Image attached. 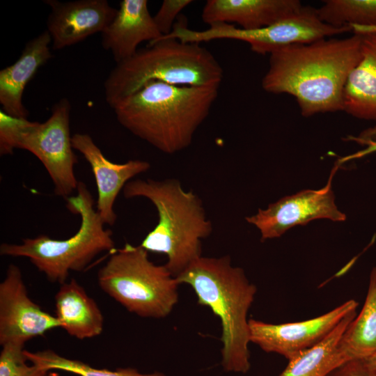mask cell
I'll return each instance as SVG.
<instances>
[{
	"mask_svg": "<svg viewBox=\"0 0 376 376\" xmlns=\"http://www.w3.org/2000/svg\"><path fill=\"white\" fill-rule=\"evenodd\" d=\"M361 56V36L355 33L283 47L269 54L262 87L292 95L306 117L343 110L345 84Z\"/></svg>",
	"mask_w": 376,
	"mask_h": 376,
	"instance_id": "obj_1",
	"label": "cell"
},
{
	"mask_svg": "<svg viewBox=\"0 0 376 376\" xmlns=\"http://www.w3.org/2000/svg\"><path fill=\"white\" fill-rule=\"evenodd\" d=\"M219 88L152 81L110 107L123 127L159 151L173 155L191 144L210 114Z\"/></svg>",
	"mask_w": 376,
	"mask_h": 376,
	"instance_id": "obj_2",
	"label": "cell"
},
{
	"mask_svg": "<svg viewBox=\"0 0 376 376\" xmlns=\"http://www.w3.org/2000/svg\"><path fill=\"white\" fill-rule=\"evenodd\" d=\"M194 290L198 304L208 307L221 322V366L226 372L246 373L250 368L248 312L257 288L229 256L203 257L176 277Z\"/></svg>",
	"mask_w": 376,
	"mask_h": 376,
	"instance_id": "obj_3",
	"label": "cell"
},
{
	"mask_svg": "<svg viewBox=\"0 0 376 376\" xmlns=\"http://www.w3.org/2000/svg\"><path fill=\"white\" fill-rule=\"evenodd\" d=\"M123 191L126 198L143 197L156 207L158 222L140 246L166 255L165 265L174 277L202 256V240L210 235L212 225L196 194L174 178L130 180Z\"/></svg>",
	"mask_w": 376,
	"mask_h": 376,
	"instance_id": "obj_4",
	"label": "cell"
},
{
	"mask_svg": "<svg viewBox=\"0 0 376 376\" xmlns=\"http://www.w3.org/2000/svg\"><path fill=\"white\" fill-rule=\"evenodd\" d=\"M224 71L200 43L162 36L116 64L104 83L109 106L152 81L191 86H220Z\"/></svg>",
	"mask_w": 376,
	"mask_h": 376,
	"instance_id": "obj_5",
	"label": "cell"
},
{
	"mask_svg": "<svg viewBox=\"0 0 376 376\" xmlns=\"http://www.w3.org/2000/svg\"><path fill=\"white\" fill-rule=\"evenodd\" d=\"M77 191L76 196L65 199L69 211L81 217L75 235L64 240L40 235L24 238L20 244L3 243L0 254L27 258L50 282L61 285L67 281L70 272H82L102 252H112V231L104 228L91 192L83 182H79Z\"/></svg>",
	"mask_w": 376,
	"mask_h": 376,
	"instance_id": "obj_6",
	"label": "cell"
},
{
	"mask_svg": "<svg viewBox=\"0 0 376 376\" xmlns=\"http://www.w3.org/2000/svg\"><path fill=\"white\" fill-rule=\"evenodd\" d=\"M148 251L125 244L114 249L97 272V283L107 295L129 312L141 318L168 316L178 301L180 285L165 265L153 263Z\"/></svg>",
	"mask_w": 376,
	"mask_h": 376,
	"instance_id": "obj_7",
	"label": "cell"
},
{
	"mask_svg": "<svg viewBox=\"0 0 376 376\" xmlns=\"http://www.w3.org/2000/svg\"><path fill=\"white\" fill-rule=\"evenodd\" d=\"M351 31L350 27H334L323 22L316 8L303 7L299 12L267 26L244 30L229 24H215L205 30H191L187 19L180 16L166 38L184 42L200 43L213 40L230 39L249 44L253 52L270 54L289 45L309 43Z\"/></svg>",
	"mask_w": 376,
	"mask_h": 376,
	"instance_id": "obj_8",
	"label": "cell"
},
{
	"mask_svg": "<svg viewBox=\"0 0 376 376\" xmlns=\"http://www.w3.org/2000/svg\"><path fill=\"white\" fill-rule=\"evenodd\" d=\"M70 101L61 98L52 107L47 120L30 123L18 144V149L28 150L42 162L54 184L55 194L65 199L79 183L74 171L77 157L70 136Z\"/></svg>",
	"mask_w": 376,
	"mask_h": 376,
	"instance_id": "obj_9",
	"label": "cell"
},
{
	"mask_svg": "<svg viewBox=\"0 0 376 376\" xmlns=\"http://www.w3.org/2000/svg\"><path fill=\"white\" fill-rule=\"evenodd\" d=\"M338 166L336 164L324 187L305 189L281 198L266 209H259L256 214L246 217V221L259 230L264 241L279 237L292 227L304 226L318 219L345 221V214L336 205L331 187L332 178Z\"/></svg>",
	"mask_w": 376,
	"mask_h": 376,
	"instance_id": "obj_10",
	"label": "cell"
},
{
	"mask_svg": "<svg viewBox=\"0 0 376 376\" xmlns=\"http://www.w3.org/2000/svg\"><path fill=\"white\" fill-rule=\"evenodd\" d=\"M358 306L350 299L320 316L295 322L272 324L249 319L250 342L289 360L321 342Z\"/></svg>",
	"mask_w": 376,
	"mask_h": 376,
	"instance_id": "obj_11",
	"label": "cell"
},
{
	"mask_svg": "<svg viewBox=\"0 0 376 376\" xmlns=\"http://www.w3.org/2000/svg\"><path fill=\"white\" fill-rule=\"evenodd\" d=\"M61 328L55 315L46 312L29 296L22 272L10 264L0 283V345H24L29 340Z\"/></svg>",
	"mask_w": 376,
	"mask_h": 376,
	"instance_id": "obj_12",
	"label": "cell"
},
{
	"mask_svg": "<svg viewBox=\"0 0 376 376\" xmlns=\"http://www.w3.org/2000/svg\"><path fill=\"white\" fill-rule=\"evenodd\" d=\"M44 2L50 7L47 31L55 50L72 46L91 35L102 33L118 12L107 0L65 2L45 0Z\"/></svg>",
	"mask_w": 376,
	"mask_h": 376,
	"instance_id": "obj_13",
	"label": "cell"
},
{
	"mask_svg": "<svg viewBox=\"0 0 376 376\" xmlns=\"http://www.w3.org/2000/svg\"><path fill=\"white\" fill-rule=\"evenodd\" d=\"M72 144L74 149L83 155L94 174L97 189V213L104 224L113 226L117 218L113 206L118 194L132 178L148 171L150 163L140 159L113 163L104 157L87 134H74Z\"/></svg>",
	"mask_w": 376,
	"mask_h": 376,
	"instance_id": "obj_14",
	"label": "cell"
},
{
	"mask_svg": "<svg viewBox=\"0 0 376 376\" xmlns=\"http://www.w3.org/2000/svg\"><path fill=\"white\" fill-rule=\"evenodd\" d=\"M162 36L149 12L148 1L123 0L116 15L101 33V42L118 63L135 54L141 42Z\"/></svg>",
	"mask_w": 376,
	"mask_h": 376,
	"instance_id": "obj_15",
	"label": "cell"
},
{
	"mask_svg": "<svg viewBox=\"0 0 376 376\" xmlns=\"http://www.w3.org/2000/svg\"><path fill=\"white\" fill-rule=\"evenodd\" d=\"M298 0H208L201 17L210 26L235 23L244 30L258 29L299 12Z\"/></svg>",
	"mask_w": 376,
	"mask_h": 376,
	"instance_id": "obj_16",
	"label": "cell"
},
{
	"mask_svg": "<svg viewBox=\"0 0 376 376\" xmlns=\"http://www.w3.org/2000/svg\"><path fill=\"white\" fill-rule=\"evenodd\" d=\"M51 44V36L45 30L26 43L14 63L1 70L0 104L1 110L8 115L20 118L28 116L22 95L38 70L52 57Z\"/></svg>",
	"mask_w": 376,
	"mask_h": 376,
	"instance_id": "obj_17",
	"label": "cell"
},
{
	"mask_svg": "<svg viewBox=\"0 0 376 376\" xmlns=\"http://www.w3.org/2000/svg\"><path fill=\"white\" fill-rule=\"evenodd\" d=\"M56 315L70 336L79 340L101 334L104 317L95 301L75 280L61 284L55 295Z\"/></svg>",
	"mask_w": 376,
	"mask_h": 376,
	"instance_id": "obj_18",
	"label": "cell"
},
{
	"mask_svg": "<svg viewBox=\"0 0 376 376\" xmlns=\"http://www.w3.org/2000/svg\"><path fill=\"white\" fill-rule=\"evenodd\" d=\"M360 35L361 56L345 84L343 110L355 118L376 121V32Z\"/></svg>",
	"mask_w": 376,
	"mask_h": 376,
	"instance_id": "obj_19",
	"label": "cell"
},
{
	"mask_svg": "<svg viewBox=\"0 0 376 376\" xmlns=\"http://www.w3.org/2000/svg\"><path fill=\"white\" fill-rule=\"evenodd\" d=\"M357 314V311L350 313L321 342L289 359L279 376H328L346 362L339 352L338 343Z\"/></svg>",
	"mask_w": 376,
	"mask_h": 376,
	"instance_id": "obj_20",
	"label": "cell"
},
{
	"mask_svg": "<svg viewBox=\"0 0 376 376\" xmlns=\"http://www.w3.org/2000/svg\"><path fill=\"white\" fill-rule=\"evenodd\" d=\"M338 350L347 361L376 353V267L370 274L363 306L343 332Z\"/></svg>",
	"mask_w": 376,
	"mask_h": 376,
	"instance_id": "obj_21",
	"label": "cell"
},
{
	"mask_svg": "<svg viewBox=\"0 0 376 376\" xmlns=\"http://www.w3.org/2000/svg\"><path fill=\"white\" fill-rule=\"evenodd\" d=\"M316 13L334 27L376 26V0H326Z\"/></svg>",
	"mask_w": 376,
	"mask_h": 376,
	"instance_id": "obj_22",
	"label": "cell"
},
{
	"mask_svg": "<svg viewBox=\"0 0 376 376\" xmlns=\"http://www.w3.org/2000/svg\"><path fill=\"white\" fill-rule=\"evenodd\" d=\"M28 361L40 368L49 370H59L79 376H166L161 372L141 373L134 368H118L115 370L97 368L81 361L60 355L52 350L35 352L24 350Z\"/></svg>",
	"mask_w": 376,
	"mask_h": 376,
	"instance_id": "obj_23",
	"label": "cell"
},
{
	"mask_svg": "<svg viewBox=\"0 0 376 376\" xmlns=\"http://www.w3.org/2000/svg\"><path fill=\"white\" fill-rule=\"evenodd\" d=\"M1 347L0 376H51V370L27 363L24 345L10 343Z\"/></svg>",
	"mask_w": 376,
	"mask_h": 376,
	"instance_id": "obj_24",
	"label": "cell"
},
{
	"mask_svg": "<svg viewBox=\"0 0 376 376\" xmlns=\"http://www.w3.org/2000/svg\"><path fill=\"white\" fill-rule=\"evenodd\" d=\"M31 121L0 111V155H12L18 148L20 137Z\"/></svg>",
	"mask_w": 376,
	"mask_h": 376,
	"instance_id": "obj_25",
	"label": "cell"
},
{
	"mask_svg": "<svg viewBox=\"0 0 376 376\" xmlns=\"http://www.w3.org/2000/svg\"><path fill=\"white\" fill-rule=\"evenodd\" d=\"M191 3V0L163 1L159 9L153 16L154 22L162 36H167L172 31L178 15Z\"/></svg>",
	"mask_w": 376,
	"mask_h": 376,
	"instance_id": "obj_26",
	"label": "cell"
},
{
	"mask_svg": "<svg viewBox=\"0 0 376 376\" xmlns=\"http://www.w3.org/2000/svg\"><path fill=\"white\" fill-rule=\"evenodd\" d=\"M349 140L365 146V148L338 160V164L354 159H359L376 152V127L368 129L357 136H349Z\"/></svg>",
	"mask_w": 376,
	"mask_h": 376,
	"instance_id": "obj_27",
	"label": "cell"
},
{
	"mask_svg": "<svg viewBox=\"0 0 376 376\" xmlns=\"http://www.w3.org/2000/svg\"><path fill=\"white\" fill-rule=\"evenodd\" d=\"M328 376H376V373L365 359H353L345 362Z\"/></svg>",
	"mask_w": 376,
	"mask_h": 376,
	"instance_id": "obj_28",
	"label": "cell"
},
{
	"mask_svg": "<svg viewBox=\"0 0 376 376\" xmlns=\"http://www.w3.org/2000/svg\"><path fill=\"white\" fill-rule=\"evenodd\" d=\"M351 31L355 34H363L370 32H376V26H363L359 25H351Z\"/></svg>",
	"mask_w": 376,
	"mask_h": 376,
	"instance_id": "obj_29",
	"label": "cell"
},
{
	"mask_svg": "<svg viewBox=\"0 0 376 376\" xmlns=\"http://www.w3.org/2000/svg\"><path fill=\"white\" fill-rule=\"evenodd\" d=\"M367 363L376 373V353L364 359Z\"/></svg>",
	"mask_w": 376,
	"mask_h": 376,
	"instance_id": "obj_30",
	"label": "cell"
}]
</instances>
